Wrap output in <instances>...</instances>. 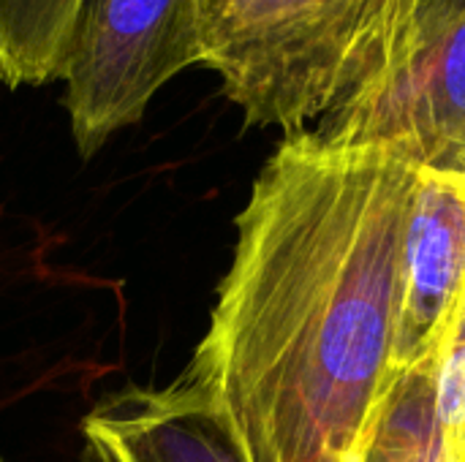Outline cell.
I'll return each mask as SVG.
<instances>
[{"label":"cell","instance_id":"cell-1","mask_svg":"<svg viewBox=\"0 0 465 462\" xmlns=\"http://www.w3.org/2000/svg\"><path fill=\"white\" fill-rule=\"evenodd\" d=\"M420 172L313 128L283 136L237 215L185 378L248 462H360L398 384L403 242Z\"/></svg>","mask_w":465,"mask_h":462},{"label":"cell","instance_id":"cell-2","mask_svg":"<svg viewBox=\"0 0 465 462\" xmlns=\"http://www.w3.org/2000/svg\"><path fill=\"white\" fill-rule=\"evenodd\" d=\"M425 0H196L202 65L248 125L286 136L384 76Z\"/></svg>","mask_w":465,"mask_h":462},{"label":"cell","instance_id":"cell-3","mask_svg":"<svg viewBox=\"0 0 465 462\" xmlns=\"http://www.w3.org/2000/svg\"><path fill=\"white\" fill-rule=\"evenodd\" d=\"M191 65H202L196 0H79L57 68L79 155L136 125Z\"/></svg>","mask_w":465,"mask_h":462},{"label":"cell","instance_id":"cell-4","mask_svg":"<svg viewBox=\"0 0 465 462\" xmlns=\"http://www.w3.org/2000/svg\"><path fill=\"white\" fill-rule=\"evenodd\" d=\"M313 131L332 144L376 147L417 172L465 180V0H425L395 65Z\"/></svg>","mask_w":465,"mask_h":462},{"label":"cell","instance_id":"cell-5","mask_svg":"<svg viewBox=\"0 0 465 462\" xmlns=\"http://www.w3.org/2000/svg\"><path fill=\"white\" fill-rule=\"evenodd\" d=\"M465 294V180L420 172L406 242L398 378L433 357Z\"/></svg>","mask_w":465,"mask_h":462},{"label":"cell","instance_id":"cell-6","mask_svg":"<svg viewBox=\"0 0 465 462\" xmlns=\"http://www.w3.org/2000/svg\"><path fill=\"white\" fill-rule=\"evenodd\" d=\"M84 462H248L213 403L180 376L172 387H125L82 422Z\"/></svg>","mask_w":465,"mask_h":462},{"label":"cell","instance_id":"cell-7","mask_svg":"<svg viewBox=\"0 0 465 462\" xmlns=\"http://www.w3.org/2000/svg\"><path fill=\"white\" fill-rule=\"evenodd\" d=\"M79 0H0V82L41 87L57 68Z\"/></svg>","mask_w":465,"mask_h":462},{"label":"cell","instance_id":"cell-8","mask_svg":"<svg viewBox=\"0 0 465 462\" xmlns=\"http://www.w3.org/2000/svg\"><path fill=\"white\" fill-rule=\"evenodd\" d=\"M436 354L398 378L360 462H444L436 425Z\"/></svg>","mask_w":465,"mask_h":462},{"label":"cell","instance_id":"cell-9","mask_svg":"<svg viewBox=\"0 0 465 462\" xmlns=\"http://www.w3.org/2000/svg\"><path fill=\"white\" fill-rule=\"evenodd\" d=\"M436 425L444 462H465V294L436 354Z\"/></svg>","mask_w":465,"mask_h":462},{"label":"cell","instance_id":"cell-10","mask_svg":"<svg viewBox=\"0 0 465 462\" xmlns=\"http://www.w3.org/2000/svg\"><path fill=\"white\" fill-rule=\"evenodd\" d=\"M0 462H5V460H3V457H0Z\"/></svg>","mask_w":465,"mask_h":462}]
</instances>
